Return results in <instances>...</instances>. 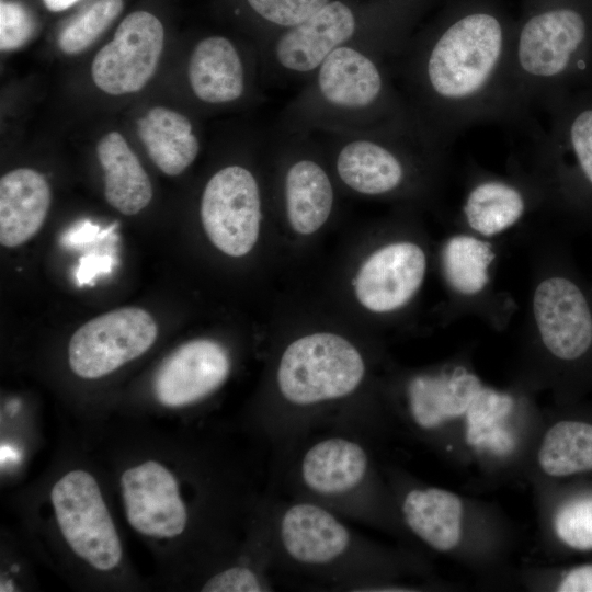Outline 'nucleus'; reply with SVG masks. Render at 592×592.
Here are the masks:
<instances>
[{"label": "nucleus", "mask_w": 592, "mask_h": 592, "mask_svg": "<svg viewBox=\"0 0 592 592\" xmlns=\"http://www.w3.org/2000/svg\"><path fill=\"white\" fill-rule=\"evenodd\" d=\"M512 36L496 13L473 9L410 37L392 71L430 144L446 150L474 125L513 123L508 100Z\"/></svg>", "instance_id": "1"}, {"label": "nucleus", "mask_w": 592, "mask_h": 592, "mask_svg": "<svg viewBox=\"0 0 592 592\" xmlns=\"http://www.w3.org/2000/svg\"><path fill=\"white\" fill-rule=\"evenodd\" d=\"M523 384L498 389L464 360L407 375L384 410L388 424L464 464L526 462L540 418Z\"/></svg>", "instance_id": "2"}, {"label": "nucleus", "mask_w": 592, "mask_h": 592, "mask_svg": "<svg viewBox=\"0 0 592 592\" xmlns=\"http://www.w3.org/2000/svg\"><path fill=\"white\" fill-rule=\"evenodd\" d=\"M382 432L371 418L353 414L306 433L270 457L271 489L411 540L376 456Z\"/></svg>", "instance_id": "3"}, {"label": "nucleus", "mask_w": 592, "mask_h": 592, "mask_svg": "<svg viewBox=\"0 0 592 592\" xmlns=\"http://www.w3.org/2000/svg\"><path fill=\"white\" fill-rule=\"evenodd\" d=\"M409 39L389 36L332 52L283 107L274 137L386 132L423 137L392 71Z\"/></svg>", "instance_id": "4"}, {"label": "nucleus", "mask_w": 592, "mask_h": 592, "mask_svg": "<svg viewBox=\"0 0 592 592\" xmlns=\"http://www.w3.org/2000/svg\"><path fill=\"white\" fill-rule=\"evenodd\" d=\"M269 521L276 574L343 591H401L417 588L407 578L430 573L426 560L414 551L373 540L337 513L272 489Z\"/></svg>", "instance_id": "5"}, {"label": "nucleus", "mask_w": 592, "mask_h": 592, "mask_svg": "<svg viewBox=\"0 0 592 592\" xmlns=\"http://www.w3.org/2000/svg\"><path fill=\"white\" fill-rule=\"evenodd\" d=\"M524 373L531 390H548L556 403L592 392V285L558 244L538 248L524 329Z\"/></svg>", "instance_id": "6"}, {"label": "nucleus", "mask_w": 592, "mask_h": 592, "mask_svg": "<svg viewBox=\"0 0 592 592\" xmlns=\"http://www.w3.org/2000/svg\"><path fill=\"white\" fill-rule=\"evenodd\" d=\"M367 363L346 338L316 332L292 341L281 353L274 373V399L250 423L270 457L298 437L338 421L334 408L360 389Z\"/></svg>", "instance_id": "7"}, {"label": "nucleus", "mask_w": 592, "mask_h": 592, "mask_svg": "<svg viewBox=\"0 0 592 592\" xmlns=\"http://www.w3.org/2000/svg\"><path fill=\"white\" fill-rule=\"evenodd\" d=\"M592 35L589 21L574 7L556 4L533 11L513 31L508 100L513 123L534 106L546 109L567 95L569 84L589 70Z\"/></svg>", "instance_id": "8"}, {"label": "nucleus", "mask_w": 592, "mask_h": 592, "mask_svg": "<svg viewBox=\"0 0 592 592\" xmlns=\"http://www.w3.org/2000/svg\"><path fill=\"white\" fill-rule=\"evenodd\" d=\"M385 470L411 540L477 568L496 565L508 551V524L488 504L421 482L391 466Z\"/></svg>", "instance_id": "9"}, {"label": "nucleus", "mask_w": 592, "mask_h": 592, "mask_svg": "<svg viewBox=\"0 0 592 592\" xmlns=\"http://www.w3.org/2000/svg\"><path fill=\"white\" fill-rule=\"evenodd\" d=\"M333 145L334 170L350 190L386 197L426 190L444 170L446 150L406 132L317 133Z\"/></svg>", "instance_id": "10"}, {"label": "nucleus", "mask_w": 592, "mask_h": 592, "mask_svg": "<svg viewBox=\"0 0 592 592\" xmlns=\"http://www.w3.org/2000/svg\"><path fill=\"white\" fill-rule=\"evenodd\" d=\"M546 110L551 123L537 135L530 170L544 189L546 207L592 226V99L565 95Z\"/></svg>", "instance_id": "11"}, {"label": "nucleus", "mask_w": 592, "mask_h": 592, "mask_svg": "<svg viewBox=\"0 0 592 592\" xmlns=\"http://www.w3.org/2000/svg\"><path fill=\"white\" fill-rule=\"evenodd\" d=\"M179 482L173 471L156 459L126 468L119 477L126 520L137 533L157 539L196 532L217 567L239 546L238 531L193 509Z\"/></svg>", "instance_id": "12"}, {"label": "nucleus", "mask_w": 592, "mask_h": 592, "mask_svg": "<svg viewBox=\"0 0 592 592\" xmlns=\"http://www.w3.org/2000/svg\"><path fill=\"white\" fill-rule=\"evenodd\" d=\"M409 35L403 26L369 23L342 0H331L300 24L260 47L261 66L267 82H301L340 47L362 42Z\"/></svg>", "instance_id": "13"}, {"label": "nucleus", "mask_w": 592, "mask_h": 592, "mask_svg": "<svg viewBox=\"0 0 592 592\" xmlns=\"http://www.w3.org/2000/svg\"><path fill=\"white\" fill-rule=\"evenodd\" d=\"M50 503L69 548L99 571L117 568L123 558L118 532L92 474L72 469L56 480Z\"/></svg>", "instance_id": "14"}, {"label": "nucleus", "mask_w": 592, "mask_h": 592, "mask_svg": "<svg viewBox=\"0 0 592 592\" xmlns=\"http://www.w3.org/2000/svg\"><path fill=\"white\" fill-rule=\"evenodd\" d=\"M543 207H546L545 192L531 170L515 166L509 174L501 175L475 166L468 171L459 227L491 240Z\"/></svg>", "instance_id": "15"}, {"label": "nucleus", "mask_w": 592, "mask_h": 592, "mask_svg": "<svg viewBox=\"0 0 592 592\" xmlns=\"http://www.w3.org/2000/svg\"><path fill=\"white\" fill-rule=\"evenodd\" d=\"M158 326L138 307H123L82 325L68 343V364L80 378L96 379L141 356L155 343Z\"/></svg>", "instance_id": "16"}, {"label": "nucleus", "mask_w": 592, "mask_h": 592, "mask_svg": "<svg viewBox=\"0 0 592 592\" xmlns=\"http://www.w3.org/2000/svg\"><path fill=\"white\" fill-rule=\"evenodd\" d=\"M261 209L254 173L241 164H229L207 181L200 215L210 242L225 254L238 258L249 253L258 240Z\"/></svg>", "instance_id": "17"}, {"label": "nucleus", "mask_w": 592, "mask_h": 592, "mask_svg": "<svg viewBox=\"0 0 592 592\" xmlns=\"http://www.w3.org/2000/svg\"><path fill=\"white\" fill-rule=\"evenodd\" d=\"M526 465L536 481L592 480V401L556 403L544 414Z\"/></svg>", "instance_id": "18"}, {"label": "nucleus", "mask_w": 592, "mask_h": 592, "mask_svg": "<svg viewBox=\"0 0 592 592\" xmlns=\"http://www.w3.org/2000/svg\"><path fill=\"white\" fill-rule=\"evenodd\" d=\"M163 26L147 11L128 14L113 39L95 55L91 73L95 86L111 95L141 90L153 76L163 48Z\"/></svg>", "instance_id": "19"}, {"label": "nucleus", "mask_w": 592, "mask_h": 592, "mask_svg": "<svg viewBox=\"0 0 592 592\" xmlns=\"http://www.w3.org/2000/svg\"><path fill=\"white\" fill-rule=\"evenodd\" d=\"M497 257L491 240L460 229L442 243L440 266L453 307L479 311L500 325L508 317V299L493 293Z\"/></svg>", "instance_id": "20"}, {"label": "nucleus", "mask_w": 592, "mask_h": 592, "mask_svg": "<svg viewBox=\"0 0 592 592\" xmlns=\"http://www.w3.org/2000/svg\"><path fill=\"white\" fill-rule=\"evenodd\" d=\"M428 253L409 240L386 243L364 261L355 278V294L366 309L390 314L407 306L428 272Z\"/></svg>", "instance_id": "21"}, {"label": "nucleus", "mask_w": 592, "mask_h": 592, "mask_svg": "<svg viewBox=\"0 0 592 592\" xmlns=\"http://www.w3.org/2000/svg\"><path fill=\"white\" fill-rule=\"evenodd\" d=\"M228 350L212 339H195L175 349L153 377L156 399L169 408L194 405L218 390L231 372Z\"/></svg>", "instance_id": "22"}, {"label": "nucleus", "mask_w": 592, "mask_h": 592, "mask_svg": "<svg viewBox=\"0 0 592 592\" xmlns=\"http://www.w3.org/2000/svg\"><path fill=\"white\" fill-rule=\"evenodd\" d=\"M540 483L544 534L558 554L592 551V480Z\"/></svg>", "instance_id": "23"}, {"label": "nucleus", "mask_w": 592, "mask_h": 592, "mask_svg": "<svg viewBox=\"0 0 592 592\" xmlns=\"http://www.w3.org/2000/svg\"><path fill=\"white\" fill-rule=\"evenodd\" d=\"M187 80L200 101L225 105L244 96L250 73L241 50L229 38L212 35L201 39L191 52Z\"/></svg>", "instance_id": "24"}, {"label": "nucleus", "mask_w": 592, "mask_h": 592, "mask_svg": "<svg viewBox=\"0 0 592 592\" xmlns=\"http://www.w3.org/2000/svg\"><path fill=\"white\" fill-rule=\"evenodd\" d=\"M50 205V189L44 175L19 168L0 180V242L15 248L34 237Z\"/></svg>", "instance_id": "25"}, {"label": "nucleus", "mask_w": 592, "mask_h": 592, "mask_svg": "<svg viewBox=\"0 0 592 592\" xmlns=\"http://www.w3.org/2000/svg\"><path fill=\"white\" fill-rule=\"evenodd\" d=\"M283 194L287 220L298 234L317 231L331 214L334 191L329 173L304 151L285 169Z\"/></svg>", "instance_id": "26"}, {"label": "nucleus", "mask_w": 592, "mask_h": 592, "mask_svg": "<svg viewBox=\"0 0 592 592\" xmlns=\"http://www.w3.org/2000/svg\"><path fill=\"white\" fill-rule=\"evenodd\" d=\"M96 155L107 203L123 215L138 214L150 203L152 185L125 138L117 132L106 134L98 143Z\"/></svg>", "instance_id": "27"}, {"label": "nucleus", "mask_w": 592, "mask_h": 592, "mask_svg": "<svg viewBox=\"0 0 592 592\" xmlns=\"http://www.w3.org/2000/svg\"><path fill=\"white\" fill-rule=\"evenodd\" d=\"M136 126L148 156L167 175L181 174L196 159L200 141L185 115L156 106L140 117Z\"/></svg>", "instance_id": "28"}, {"label": "nucleus", "mask_w": 592, "mask_h": 592, "mask_svg": "<svg viewBox=\"0 0 592 592\" xmlns=\"http://www.w3.org/2000/svg\"><path fill=\"white\" fill-rule=\"evenodd\" d=\"M123 0H98L71 20L59 33V48L76 55L87 49L119 15Z\"/></svg>", "instance_id": "29"}, {"label": "nucleus", "mask_w": 592, "mask_h": 592, "mask_svg": "<svg viewBox=\"0 0 592 592\" xmlns=\"http://www.w3.org/2000/svg\"><path fill=\"white\" fill-rule=\"evenodd\" d=\"M331 0H246L250 10L265 24L264 44L280 33L294 27Z\"/></svg>", "instance_id": "30"}, {"label": "nucleus", "mask_w": 592, "mask_h": 592, "mask_svg": "<svg viewBox=\"0 0 592 592\" xmlns=\"http://www.w3.org/2000/svg\"><path fill=\"white\" fill-rule=\"evenodd\" d=\"M277 580L250 568L224 561L203 578L200 591L206 592H263L274 591Z\"/></svg>", "instance_id": "31"}, {"label": "nucleus", "mask_w": 592, "mask_h": 592, "mask_svg": "<svg viewBox=\"0 0 592 592\" xmlns=\"http://www.w3.org/2000/svg\"><path fill=\"white\" fill-rule=\"evenodd\" d=\"M37 30L31 12L22 4L9 0L0 3V48L11 52L23 47Z\"/></svg>", "instance_id": "32"}, {"label": "nucleus", "mask_w": 592, "mask_h": 592, "mask_svg": "<svg viewBox=\"0 0 592 592\" xmlns=\"http://www.w3.org/2000/svg\"><path fill=\"white\" fill-rule=\"evenodd\" d=\"M544 588L556 592H592V562L548 570Z\"/></svg>", "instance_id": "33"}, {"label": "nucleus", "mask_w": 592, "mask_h": 592, "mask_svg": "<svg viewBox=\"0 0 592 592\" xmlns=\"http://www.w3.org/2000/svg\"><path fill=\"white\" fill-rule=\"evenodd\" d=\"M111 260L109 257L89 255L81 259L77 272L78 281L83 284L89 282L96 273L110 270Z\"/></svg>", "instance_id": "34"}, {"label": "nucleus", "mask_w": 592, "mask_h": 592, "mask_svg": "<svg viewBox=\"0 0 592 592\" xmlns=\"http://www.w3.org/2000/svg\"><path fill=\"white\" fill-rule=\"evenodd\" d=\"M80 0H44L46 8L50 11L58 12L68 9Z\"/></svg>", "instance_id": "35"}, {"label": "nucleus", "mask_w": 592, "mask_h": 592, "mask_svg": "<svg viewBox=\"0 0 592 592\" xmlns=\"http://www.w3.org/2000/svg\"><path fill=\"white\" fill-rule=\"evenodd\" d=\"M14 590V583L11 580H5L4 583L1 582V592L7 591H13Z\"/></svg>", "instance_id": "36"}]
</instances>
